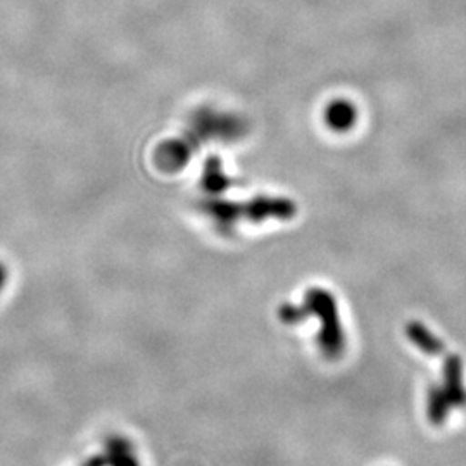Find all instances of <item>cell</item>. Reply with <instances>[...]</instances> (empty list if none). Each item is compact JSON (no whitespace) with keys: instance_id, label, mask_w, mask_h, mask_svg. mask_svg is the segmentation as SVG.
<instances>
[{"instance_id":"8992f818","label":"cell","mask_w":466,"mask_h":466,"mask_svg":"<svg viewBox=\"0 0 466 466\" xmlns=\"http://www.w3.org/2000/svg\"><path fill=\"white\" fill-rule=\"evenodd\" d=\"M7 280H9V269L0 261V294H2V290L5 289Z\"/></svg>"},{"instance_id":"5b68a950","label":"cell","mask_w":466,"mask_h":466,"mask_svg":"<svg viewBox=\"0 0 466 466\" xmlns=\"http://www.w3.org/2000/svg\"><path fill=\"white\" fill-rule=\"evenodd\" d=\"M107 466H140L135 458L134 448L125 439H113L104 454Z\"/></svg>"},{"instance_id":"277c9868","label":"cell","mask_w":466,"mask_h":466,"mask_svg":"<svg viewBox=\"0 0 466 466\" xmlns=\"http://www.w3.org/2000/svg\"><path fill=\"white\" fill-rule=\"evenodd\" d=\"M228 185H230V178L223 171L221 161L218 159L217 156H211L206 161L204 171H202V188L211 194H218V192L227 190Z\"/></svg>"},{"instance_id":"3957f363","label":"cell","mask_w":466,"mask_h":466,"mask_svg":"<svg viewBox=\"0 0 466 466\" xmlns=\"http://www.w3.org/2000/svg\"><path fill=\"white\" fill-rule=\"evenodd\" d=\"M325 123L335 134H348L358 123L356 106L346 99H335L325 109Z\"/></svg>"},{"instance_id":"6da1fadb","label":"cell","mask_w":466,"mask_h":466,"mask_svg":"<svg viewBox=\"0 0 466 466\" xmlns=\"http://www.w3.org/2000/svg\"><path fill=\"white\" fill-rule=\"evenodd\" d=\"M248 134V123L242 117L233 116L228 113H217L213 109L202 107L198 109L182 137L194 150H198L204 140H237Z\"/></svg>"},{"instance_id":"7a4b0ae2","label":"cell","mask_w":466,"mask_h":466,"mask_svg":"<svg viewBox=\"0 0 466 466\" xmlns=\"http://www.w3.org/2000/svg\"><path fill=\"white\" fill-rule=\"evenodd\" d=\"M194 152L182 137L169 138L154 150V163L165 173H177L188 165Z\"/></svg>"}]
</instances>
